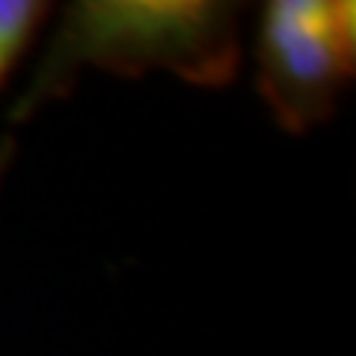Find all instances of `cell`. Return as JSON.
Returning <instances> with one entry per match:
<instances>
[{
  "mask_svg": "<svg viewBox=\"0 0 356 356\" xmlns=\"http://www.w3.org/2000/svg\"><path fill=\"white\" fill-rule=\"evenodd\" d=\"M243 3L232 0H74L44 48L6 125L27 122L48 102L72 95L83 69L143 77L154 69L202 89L238 81Z\"/></svg>",
  "mask_w": 356,
  "mask_h": 356,
  "instance_id": "obj_1",
  "label": "cell"
},
{
  "mask_svg": "<svg viewBox=\"0 0 356 356\" xmlns=\"http://www.w3.org/2000/svg\"><path fill=\"white\" fill-rule=\"evenodd\" d=\"M255 92L285 134L332 119L356 77V3L267 0L255 27Z\"/></svg>",
  "mask_w": 356,
  "mask_h": 356,
  "instance_id": "obj_2",
  "label": "cell"
},
{
  "mask_svg": "<svg viewBox=\"0 0 356 356\" xmlns=\"http://www.w3.org/2000/svg\"><path fill=\"white\" fill-rule=\"evenodd\" d=\"M51 13L54 3L48 0H0V89L33 48Z\"/></svg>",
  "mask_w": 356,
  "mask_h": 356,
  "instance_id": "obj_3",
  "label": "cell"
},
{
  "mask_svg": "<svg viewBox=\"0 0 356 356\" xmlns=\"http://www.w3.org/2000/svg\"><path fill=\"white\" fill-rule=\"evenodd\" d=\"M13 154H15V140L13 134H3L0 137V187H3V175L9 170V163H13Z\"/></svg>",
  "mask_w": 356,
  "mask_h": 356,
  "instance_id": "obj_4",
  "label": "cell"
}]
</instances>
